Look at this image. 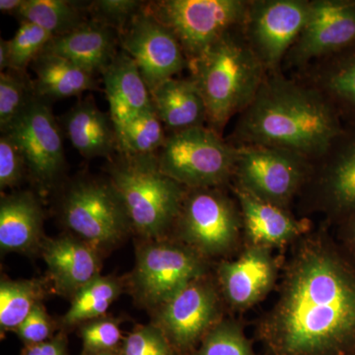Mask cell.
I'll list each match as a JSON object with an SVG mask.
<instances>
[{
  "label": "cell",
  "instance_id": "cell-1",
  "mask_svg": "<svg viewBox=\"0 0 355 355\" xmlns=\"http://www.w3.org/2000/svg\"><path fill=\"white\" fill-rule=\"evenodd\" d=\"M256 335L268 355H355V256L326 228L295 242Z\"/></svg>",
  "mask_w": 355,
  "mask_h": 355
},
{
  "label": "cell",
  "instance_id": "cell-2",
  "mask_svg": "<svg viewBox=\"0 0 355 355\" xmlns=\"http://www.w3.org/2000/svg\"><path fill=\"white\" fill-rule=\"evenodd\" d=\"M342 116L323 91L280 76L266 74L253 101L241 113L240 146H260L320 160L342 135Z\"/></svg>",
  "mask_w": 355,
  "mask_h": 355
},
{
  "label": "cell",
  "instance_id": "cell-3",
  "mask_svg": "<svg viewBox=\"0 0 355 355\" xmlns=\"http://www.w3.org/2000/svg\"><path fill=\"white\" fill-rule=\"evenodd\" d=\"M189 67L207 106V121L218 133L251 104L266 76L243 26L221 37Z\"/></svg>",
  "mask_w": 355,
  "mask_h": 355
},
{
  "label": "cell",
  "instance_id": "cell-4",
  "mask_svg": "<svg viewBox=\"0 0 355 355\" xmlns=\"http://www.w3.org/2000/svg\"><path fill=\"white\" fill-rule=\"evenodd\" d=\"M109 174L132 229L146 239H162L174 226L188 189L161 171L156 154H120L110 165Z\"/></svg>",
  "mask_w": 355,
  "mask_h": 355
},
{
  "label": "cell",
  "instance_id": "cell-5",
  "mask_svg": "<svg viewBox=\"0 0 355 355\" xmlns=\"http://www.w3.org/2000/svg\"><path fill=\"white\" fill-rule=\"evenodd\" d=\"M219 188L188 189L174 224L179 241L207 261L244 245L239 205Z\"/></svg>",
  "mask_w": 355,
  "mask_h": 355
},
{
  "label": "cell",
  "instance_id": "cell-6",
  "mask_svg": "<svg viewBox=\"0 0 355 355\" xmlns=\"http://www.w3.org/2000/svg\"><path fill=\"white\" fill-rule=\"evenodd\" d=\"M156 156L161 171L184 188H217L233 179L237 146L197 127L170 132Z\"/></svg>",
  "mask_w": 355,
  "mask_h": 355
},
{
  "label": "cell",
  "instance_id": "cell-7",
  "mask_svg": "<svg viewBox=\"0 0 355 355\" xmlns=\"http://www.w3.org/2000/svg\"><path fill=\"white\" fill-rule=\"evenodd\" d=\"M249 4L244 0H164L153 2L147 10L174 33L191 62L244 25Z\"/></svg>",
  "mask_w": 355,
  "mask_h": 355
},
{
  "label": "cell",
  "instance_id": "cell-8",
  "mask_svg": "<svg viewBox=\"0 0 355 355\" xmlns=\"http://www.w3.org/2000/svg\"><path fill=\"white\" fill-rule=\"evenodd\" d=\"M60 210L70 232L96 249L114 246L132 229L125 205L110 181L76 182L65 193Z\"/></svg>",
  "mask_w": 355,
  "mask_h": 355
},
{
  "label": "cell",
  "instance_id": "cell-9",
  "mask_svg": "<svg viewBox=\"0 0 355 355\" xmlns=\"http://www.w3.org/2000/svg\"><path fill=\"white\" fill-rule=\"evenodd\" d=\"M209 273V261L183 243L153 240L137 250L132 288L140 302L158 309Z\"/></svg>",
  "mask_w": 355,
  "mask_h": 355
},
{
  "label": "cell",
  "instance_id": "cell-10",
  "mask_svg": "<svg viewBox=\"0 0 355 355\" xmlns=\"http://www.w3.org/2000/svg\"><path fill=\"white\" fill-rule=\"evenodd\" d=\"M311 161L298 154L260 146H237L234 186L287 209L312 174Z\"/></svg>",
  "mask_w": 355,
  "mask_h": 355
},
{
  "label": "cell",
  "instance_id": "cell-11",
  "mask_svg": "<svg viewBox=\"0 0 355 355\" xmlns=\"http://www.w3.org/2000/svg\"><path fill=\"white\" fill-rule=\"evenodd\" d=\"M223 298L209 273L193 280L157 309L155 324L177 355H191L223 317Z\"/></svg>",
  "mask_w": 355,
  "mask_h": 355
},
{
  "label": "cell",
  "instance_id": "cell-12",
  "mask_svg": "<svg viewBox=\"0 0 355 355\" xmlns=\"http://www.w3.org/2000/svg\"><path fill=\"white\" fill-rule=\"evenodd\" d=\"M307 0L250 1L243 31L268 73L277 72L282 60L304 28Z\"/></svg>",
  "mask_w": 355,
  "mask_h": 355
},
{
  "label": "cell",
  "instance_id": "cell-13",
  "mask_svg": "<svg viewBox=\"0 0 355 355\" xmlns=\"http://www.w3.org/2000/svg\"><path fill=\"white\" fill-rule=\"evenodd\" d=\"M60 130L49 105L34 95L4 132L19 147L28 172L43 189L53 186L64 170V144Z\"/></svg>",
  "mask_w": 355,
  "mask_h": 355
},
{
  "label": "cell",
  "instance_id": "cell-14",
  "mask_svg": "<svg viewBox=\"0 0 355 355\" xmlns=\"http://www.w3.org/2000/svg\"><path fill=\"white\" fill-rule=\"evenodd\" d=\"M119 42L121 51L139 67L150 93L189 67L174 33L159 22L146 6L119 34Z\"/></svg>",
  "mask_w": 355,
  "mask_h": 355
},
{
  "label": "cell",
  "instance_id": "cell-15",
  "mask_svg": "<svg viewBox=\"0 0 355 355\" xmlns=\"http://www.w3.org/2000/svg\"><path fill=\"white\" fill-rule=\"evenodd\" d=\"M355 44V0H314L302 32L287 53L291 64L328 58Z\"/></svg>",
  "mask_w": 355,
  "mask_h": 355
},
{
  "label": "cell",
  "instance_id": "cell-16",
  "mask_svg": "<svg viewBox=\"0 0 355 355\" xmlns=\"http://www.w3.org/2000/svg\"><path fill=\"white\" fill-rule=\"evenodd\" d=\"M321 160L306 186L312 189L315 207L340 223L355 212V123L343 128Z\"/></svg>",
  "mask_w": 355,
  "mask_h": 355
},
{
  "label": "cell",
  "instance_id": "cell-17",
  "mask_svg": "<svg viewBox=\"0 0 355 355\" xmlns=\"http://www.w3.org/2000/svg\"><path fill=\"white\" fill-rule=\"evenodd\" d=\"M279 266L272 249L243 245L237 258L217 266L216 282L224 303L236 312L258 304L275 286Z\"/></svg>",
  "mask_w": 355,
  "mask_h": 355
},
{
  "label": "cell",
  "instance_id": "cell-18",
  "mask_svg": "<svg viewBox=\"0 0 355 355\" xmlns=\"http://www.w3.org/2000/svg\"><path fill=\"white\" fill-rule=\"evenodd\" d=\"M241 210L245 245L268 248L282 247L296 242L311 232L307 219H297L287 209L277 207L239 187H233Z\"/></svg>",
  "mask_w": 355,
  "mask_h": 355
},
{
  "label": "cell",
  "instance_id": "cell-19",
  "mask_svg": "<svg viewBox=\"0 0 355 355\" xmlns=\"http://www.w3.org/2000/svg\"><path fill=\"white\" fill-rule=\"evenodd\" d=\"M42 254L58 293L73 297L86 284L100 277L98 249L76 236L42 243Z\"/></svg>",
  "mask_w": 355,
  "mask_h": 355
},
{
  "label": "cell",
  "instance_id": "cell-20",
  "mask_svg": "<svg viewBox=\"0 0 355 355\" xmlns=\"http://www.w3.org/2000/svg\"><path fill=\"white\" fill-rule=\"evenodd\" d=\"M105 92L114 125H121L153 106L139 67L127 53L119 51L103 71Z\"/></svg>",
  "mask_w": 355,
  "mask_h": 355
},
{
  "label": "cell",
  "instance_id": "cell-21",
  "mask_svg": "<svg viewBox=\"0 0 355 355\" xmlns=\"http://www.w3.org/2000/svg\"><path fill=\"white\" fill-rule=\"evenodd\" d=\"M114 30L100 23H84L73 31L53 37L43 53L69 60L90 73L104 71L116 55Z\"/></svg>",
  "mask_w": 355,
  "mask_h": 355
},
{
  "label": "cell",
  "instance_id": "cell-22",
  "mask_svg": "<svg viewBox=\"0 0 355 355\" xmlns=\"http://www.w3.org/2000/svg\"><path fill=\"white\" fill-rule=\"evenodd\" d=\"M44 212L30 191H19L1 198L0 248L2 252L28 253L42 246Z\"/></svg>",
  "mask_w": 355,
  "mask_h": 355
},
{
  "label": "cell",
  "instance_id": "cell-23",
  "mask_svg": "<svg viewBox=\"0 0 355 355\" xmlns=\"http://www.w3.org/2000/svg\"><path fill=\"white\" fill-rule=\"evenodd\" d=\"M150 94L159 119L171 132L203 127L207 121V106L191 78L168 79Z\"/></svg>",
  "mask_w": 355,
  "mask_h": 355
},
{
  "label": "cell",
  "instance_id": "cell-24",
  "mask_svg": "<svg viewBox=\"0 0 355 355\" xmlns=\"http://www.w3.org/2000/svg\"><path fill=\"white\" fill-rule=\"evenodd\" d=\"M62 123L67 139L83 157H109L116 149L111 116L100 111L92 101L78 103L65 114Z\"/></svg>",
  "mask_w": 355,
  "mask_h": 355
},
{
  "label": "cell",
  "instance_id": "cell-25",
  "mask_svg": "<svg viewBox=\"0 0 355 355\" xmlns=\"http://www.w3.org/2000/svg\"><path fill=\"white\" fill-rule=\"evenodd\" d=\"M32 69L36 74L33 89L42 100L64 99L96 88L94 74L58 55L42 51Z\"/></svg>",
  "mask_w": 355,
  "mask_h": 355
},
{
  "label": "cell",
  "instance_id": "cell-26",
  "mask_svg": "<svg viewBox=\"0 0 355 355\" xmlns=\"http://www.w3.org/2000/svg\"><path fill=\"white\" fill-rule=\"evenodd\" d=\"M316 80L315 86L330 98L342 118L355 123V44L324 58Z\"/></svg>",
  "mask_w": 355,
  "mask_h": 355
},
{
  "label": "cell",
  "instance_id": "cell-27",
  "mask_svg": "<svg viewBox=\"0 0 355 355\" xmlns=\"http://www.w3.org/2000/svg\"><path fill=\"white\" fill-rule=\"evenodd\" d=\"M114 127L116 149L121 155H153L160 150L167 137L154 106Z\"/></svg>",
  "mask_w": 355,
  "mask_h": 355
},
{
  "label": "cell",
  "instance_id": "cell-28",
  "mask_svg": "<svg viewBox=\"0 0 355 355\" xmlns=\"http://www.w3.org/2000/svg\"><path fill=\"white\" fill-rule=\"evenodd\" d=\"M15 17L34 23L55 37L73 31L87 22L83 7L67 0H24Z\"/></svg>",
  "mask_w": 355,
  "mask_h": 355
},
{
  "label": "cell",
  "instance_id": "cell-29",
  "mask_svg": "<svg viewBox=\"0 0 355 355\" xmlns=\"http://www.w3.org/2000/svg\"><path fill=\"white\" fill-rule=\"evenodd\" d=\"M121 282L113 277H96L72 297L71 306L62 319L65 327L83 324L104 317L110 306L120 296Z\"/></svg>",
  "mask_w": 355,
  "mask_h": 355
},
{
  "label": "cell",
  "instance_id": "cell-30",
  "mask_svg": "<svg viewBox=\"0 0 355 355\" xmlns=\"http://www.w3.org/2000/svg\"><path fill=\"white\" fill-rule=\"evenodd\" d=\"M43 297V284L38 279H2L0 284L1 331H15L34 306L42 302Z\"/></svg>",
  "mask_w": 355,
  "mask_h": 355
},
{
  "label": "cell",
  "instance_id": "cell-31",
  "mask_svg": "<svg viewBox=\"0 0 355 355\" xmlns=\"http://www.w3.org/2000/svg\"><path fill=\"white\" fill-rule=\"evenodd\" d=\"M191 355H257L241 323L223 319Z\"/></svg>",
  "mask_w": 355,
  "mask_h": 355
},
{
  "label": "cell",
  "instance_id": "cell-32",
  "mask_svg": "<svg viewBox=\"0 0 355 355\" xmlns=\"http://www.w3.org/2000/svg\"><path fill=\"white\" fill-rule=\"evenodd\" d=\"M35 95L23 73L8 70L0 76V128L4 133Z\"/></svg>",
  "mask_w": 355,
  "mask_h": 355
},
{
  "label": "cell",
  "instance_id": "cell-33",
  "mask_svg": "<svg viewBox=\"0 0 355 355\" xmlns=\"http://www.w3.org/2000/svg\"><path fill=\"white\" fill-rule=\"evenodd\" d=\"M53 35L34 23L21 21L19 28L12 39L9 40L10 69L24 73L28 65L32 64L43 51Z\"/></svg>",
  "mask_w": 355,
  "mask_h": 355
},
{
  "label": "cell",
  "instance_id": "cell-34",
  "mask_svg": "<svg viewBox=\"0 0 355 355\" xmlns=\"http://www.w3.org/2000/svg\"><path fill=\"white\" fill-rule=\"evenodd\" d=\"M83 354L119 352L121 340L120 323L111 318L91 320L80 326Z\"/></svg>",
  "mask_w": 355,
  "mask_h": 355
},
{
  "label": "cell",
  "instance_id": "cell-35",
  "mask_svg": "<svg viewBox=\"0 0 355 355\" xmlns=\"http://www.w3.org/2000/svg\"><path fill=\"white\" fill-rule=\"evenodd\" d=\"M119 355H177L163 331L155 324L135 329L123 340Z\"/></svg>",
  "mask_w": 355,
  "mask_h": 355
},
{
  "label": "cell",
  "instance_id": "cell-36",
  "mask_svg": "<svg viewBox=\"0 0 355 355\" xmlns=\"http://www.w3.org/2000/svg\"><path fill=\"white\" fill-rule=\"evenodd\" d=\"M144 7V2L137 0H97L91 2L89 11L93 21L120 34Z\"/></svg>",
  "mask_w": 355,
  "mask_h": 355
},
{
  "label": "cell",
  "instance_id": "cell-37",
  "mask_svg": "<svg viewBox=\"0 0 355 355\" xmlns=\"http://www.w3.org/2000/svg\"><path fill=\"white\" fill-rule=\"evenodd\" d=\"M27 170L24 155L7 133L0 137V188H14L19 184Z\"/></svg>",
  "mask_w": 355,
  "mask_h": 355
},
{
  "label": "cell",
  "instance_id": "cell-38",
  "mask_svg": "<svg viewBox=\"0 0 355 355\" xmlns=\"http://www.w3.org/2000/svg\"><path fill=\"white\" fill-rule=\"evenodd\" d=\"M15 331L26 345H38L53 338V323L43 303L39 302L34 306Z\"/></svg>",
  "mask_w": 355,
  "mask_h": 355
},
{
  "label": "cell",
  "instance_id": "cell-39",
  "mask_svg": "<svg viewBox=\"0 0 355 355\" xmlns=\"http://www.w3.org/2000/svg\"><path fill=\"white\" fill-rule=\"evenodd\" d=\"M67 336L58 334L46 342L26 345L23 355H67Z\"/></svg>",
  "mask_w": 355,
  "mask_h": 355
},
{
  "label": "cell",
  "instance_id": "cell-40",
  "mask_svg": "<svg viewBox=\"0 0 355 355\" xmlns=\"http://www.w3.org/2000/svg\"><path fill=\"white\" fill-rule=\"evenodd\" d=\"M338 225V241L355 256V212L343 219Z\"/></svg>",
  "mask_w": 355,
  "mask_h": 355
},
{
  "label": "cell",
  "instance_id": "cell-41",
  "mask_svg": "<svg viewBox=\"0 0 355 355\" xmlns=\"http://www.w3.org/2000/svg\"><path fill=\"white\" fill-rule=\"evenodd\" d=\"M0 69H10V49H9V40H0Z\"/></svg>",
  "mask_w": 355,
  "mask_h": 355
},
{
  "label": "cell",
  "instance_id": "cell-42",
  "mask_svg": "<svg viewBox=\"0 0 355 355\" xmlns=\"http://www.w3.org/2000/svg\"><path fill=\"white\" fill-rule=\"evenodd\" d=\"M24 3V0H1L0 11L2 13L11 14L15 16Z\"/></svg>",
  "mask_w": 355,
  "mask_h": 355
},
{
  "label": "cell",
  "instance_id": "cell-43",
  "mask_svg": "<svg viewBox=\"0 0 355 355\" xmlns=\"http://www.w3.org/2000/svg\"><path fill=\"white\" fill-rule=\"evenodd\" d=\"M81 355H119V352H102V354H83Z\"/></svg>",
  "mask_w": 355,
  "mask_h": 355
}]
</instances>
